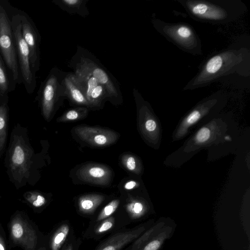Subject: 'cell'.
Returning <instances> with one entry per match:
<instances>
[{
  "label": "cell",
  "instance_id": "5b68a950",
  "mask_svg": "<svg viewBox=\"0 0 250 250\" xmlns=\"http://www.w3.org/2000/svg\"><path fill=\"white\" fill-rule=\"evenodd\" d=\"M90 108H100L109 96L104 86L89 72L72 60L69 62Z\"/></svg>",
  "mask_w": 250,
  "mask_h": 250
},
{
  "label": "cell",
  "instance_id": "d6986e66",
  "mask_svg": "<svg viewBox=\"0 0 250 250\" xmlns=\"http://www.w3.org/2000/svg\"><path fill=\"white\" fill-rule=\"evenodd\" d=\"M7 110L4 105L0 106V152L5 144L7 135Z\"/></svg>",
  "mask_w": 250,
  "mask_h": 250
},
{
  "label": "cell",
  "instance_id": "4dcf8cb0",
  "mask_svg": "<svg viewBox=\"0 0 250 250\" xmlns=\"http://www.w3.org/2000/svg\"><path fill=\"white\" fill-rule=\"evenodd\" d=\"M62 250H74L73 245L72 243H66Z\"/></svg>",
  "mask_w": 250,
  "mask_h": 250
},
{
  "label": "cell",
  "instance_id": "277c9868",
  "mask_svg": "<svg viewBox=\"0 0 250 250\" xmlns=\"http://www.w3.org/2000/svg\"><path fill=\"white\" fill-rule=\"evenodd\" d=\"M71 60L89 72L104 86L111 102L116 104L122 102L119 83L93 54L82 47L78 46Z\"/></svg>",
  "mask_w": 250,
  "mask_h": 250
},
{
  "label": "cell",
  "instance_id": "f1b7e54d",
  "mask_svg": "<svg viewBox=\"0 0 250 250\" xmlns=\"http://www.w3.org/2000/svg\"><path fill=\"white\" fill-rule=\"evenodd\" d=\"M156 127V123L153 120H148L146 123V128L149 131H153Z\"/></svg>",
  "mask_w": 250,
  "mask_h": 250
},
{
  "label": "cell",
  "instance_id": "d4e9b609",
  "mask_svg": "<svg viewBox=\"0 0 250 250\" xmlns=\"http://www.w3.org/2000/svg\"><path fill=\"white\" fill-rule=\"evenodd\" d=\"M8 82L0 60V92L3 94L7 90Z\"/></svg>",
  "mask_w": 250,
  "mask_h": 250
},
{
  "label": "cell",
  "instance_id": "d6a6232c",
  "mask_svg": "<svg viewBox=\"0 0 250 250\" xmlns=\"http://www.w3.org/2000/svg\"><path fill=\"white\" fill-rule=\"evenodd\" d=\"M225 139L226 140H230V138L229 137L227 136V137H225Z\"/></svg>",
  "mask_w": 250,
  "mask_h": 250
},
{
  "label": "cell",
  "instance_id": "7a4b0ae2",
  "mask_svg": "<svg viewBox=\"0 0 250 250\" xmlns=\"http://www.w3.org/2000/svg\"><path fill=\"white\" fill-rule=\"evenodd\" d=\"M194 20L214 24H227L241 17L247 11L241 0H177Z\"/></svg>",
  "mask_w": 250,
  "mask_h": 250
},
{
  "label": "cell",
  "instance_id": "7c38bea8",
  "mask_svg": "<svg viewBox=\"0 0 250 250\" xmlns=\"http://www.w3.org/2000/svg\"><path fill=\"white\" fill-rule=\"evenodd\" d=\"M77 174L82 181L100 186L108 184L112 177L110 168L102 165H84L78 169Z\"/></svg>",
  "mask_w": 250,
  "mask_h": 250
},
{
  "label": "cell",
  "instance_id": "83f0119b",
  "mask_svg": "<svg viewBox=\"0 0 250 250\" xmlns=\"http://www.w3.org/2000/svg\"><path fill=\"white\" fill-rule=\"evenodd\" d=\"M200 117V113L198 110H195L192 111L188 117L187 121L189 124L196 122Z\"/></svg>",
  "mask_w": 250,
  "mask_h": 250
},
{
  "label": "cell",
  "instance_id": "7402d4cb",
  "mask_svg": "<svg viewBox=\"0 0 250 250\" xmlns=\"http://www.w3.org/2000/svg\"><path fill=\"white\" fill-rule=\"evenodd\" d=\"M26 200L33 206L39 208L44 205L46 203L45 197L41 193L36 191H30L25 194Z\"/></svg>",
  "mask_w": 250,
  "mask_h": 250
},
{
  "label": "cell",
  "instance_id": "8fae6325",
  "mask_svg": "<svg viewBox=\"0 0 250 250\" xmlns=\"http://www.w3.org/2000/svg\"><path fill=\"white\" fill-rule=\"evenodd\" d=\"M10 232L15 243L28 249L36 247L37 243L36 232L20 216H17L11 222Z\"/></svg>",
  "mask_w": 250,
  "mask_h": 250
},
{
  "label": "cell",
  "instance_id": "f546056e",
  "mask_svg": "<svg viewBox=\"0 0 250 250\" xmlns=\"http://www.w3.org/2000/svg\"><path fill=\"white\" fill-rule=\"evenodd\" d=\"M137 184L134 181H130L125 183V188L126 189L130 190L136 186Z\"/></svg>",
  "mask_w": 250,
  "mask_h": 250
},
{
  "label": "cell",
  "instance_id": "836d02e7",
  "mask_svg": "<svg viewBox=\"0 0 250 250\" xmlns=\"http://www.w3.org/2000/svg\"><path fill=\"white\" fill-rule=\"evenodd\" d=\"M45 250V248H42L40 249H39V250Z\"/></svg>",
  "mask_w": 250,
  "mask_h": 250
},
{
  "label": "cell",
  "instance_id": "ffe728a7",
  "mask_svg": "<svg viewBox=\"0 0 250 250\" xmlns=\"http://www.w3.org/2000/svg\"><path fill=\"white\" fill-rule=\"evenodd\" d=\"M120 204V200L115 199L108 203L102 210L96 219V222H99L110 217L117 209Z\"/></svg>",
  "mask_w": 250,
  "mask_h": 250
},
{
  "label": "cell",
  "instance_id": "e0dca14e",
  "mask_svg": "<svg viewBox=\"0 0 250 250\" xmlns=\"http://www.w3.org/2000/svg\"><path fill=\"white\" fill-rule=\"evenodd\" d=\"M104 200L101 194H90L81 196L78 200L79 210L84 214L93 213Z\"/></svg>",
  "mask_w": 250,
  "mask_h": 250
},
{
  "label": "cell",
  "instance_id": "ba28073f",
  "mask_svg": "<svg viewBox=\"0 0 250 250\" xmlns=\"http://www.w3.org/2000/svg\"><path fill=\"white\" fill-rule=\"evenodd\" d=\"M12 33L11 22L6 11L0 6V49L14 80H17L19 77L18 66Z\"/></svg>",
  "mask_w": 250,
  "mask_h": 250
},
{
  "label": "cell",
  "instance_id": "484cf974",
  "mask_svg": "<svg viewBox=\"0 0 250 250\" xmlns=\"http://www.w3.org/2000/svg\"><path fill=\"white\" fill-rule=\"evenodd\" d=\"M123 163L126 168L130 171H134L136 167V161L135 158L129 155H125L123 158Z\"/></svg>",
  "mask_w": 250,
  "mask_h": 250
},
{
  "label": "cell",
  "instance_id": "3957f363",
  "mask_svg": "<svg viewBox=\"0 0 250 250\" xmlns=\"http://www.w3.org/2000/svg\"><path fill=\"white\" fill-rule=\"evenodd\" d=\"M154 29L167 40L184 52L193 55L202 54L201 42L193 27L185 22H167L153 17Z\"/></svg>",
  "mask_w": 250,
  "mask_h": 250
},
{
  "label": "cell",
  "instance_id": "1f68e13d",
  "mask_svg": "<svg viewBox=\"0 0 250 250\" xmlns=\"http://www.w3.org/2000/svg\"><path fill=\"white\" fill-rule=\"evenodd\" d=\"M0 250H6L4 242L0 235Z\"/></svg>",
  "mask_w": 250,
  "mask_h": 250
},
{
  "label": "cell",
  "instance_id": "cb8c5ba5",
  "mask_svg": "<svg viewBox=\"0 0 250 250\" xmlns=\"http://www.w3.org/2000/svg\"><path fill=\"white\" fill-rule=\"evenodd\" d=\"M126 210L132 218L139 215L143 209V205L138 202H132L128 203L126 207Z\"/></svg>",
  "mask_w": 250,
  "mask_h": 250
},
{
  "label": "cell",
  "instance_id": "9c48e42d",
  "mask_svg": "<svg viewBox=\"0 0 250 250\" xmlns=\"http://www.w3.org/2000/svg\"><path fill=\"white\" fill-rule=\"evenodd\" d=\"M11 25L17 46L22 76L26 85L30 86L32 83L33 75L30 67L29 48L21 32V15L18 14L13 16Z\"/></svg>",
  "mask_w": 250,
  "mask_h": 250
},
{
  "label": "cell",
  "instance_id": "5bb4252c",
  "mask_svg": "<svg viewBox=\"0 0 250 250\" xmlns=\"http://www.w3.org/2000/svg\"><path fill=\"white\" fill-rule=\"evenodd\" d=\"M21 32L30 53V62L35 69L39 63V55L38 36L30 21L24 15H21Z\"/></svg>",
  "mask_w": 250,
  "mask_h": 250
},
{
  "label": "cell",
  "instance_id": "603a6c76",
  "mask_svg": "<svg viewBox=\"0 0 250 250\" xmlns=\"http://www.w3.org/2000/svg\"><path fill=\"white\" fill-rule=\"evenodd\" d=\"M98 223L95 228L94 232L96 234H102L111 229L115 224V218L109 217Z\"/></svg>",
  "mask_w": 250,
  "mask_h": 250
},
{
  "label": "cell",
  "instance_id": "4316f807",
  "mask_svg": "<svg viewBox=\"0 0 250 250\" xmlns=\"http://www.w3.org/2000/svg\"><path fill=\"white\" fill-rule=\"evenodd\" d=\"M209 130L208 128L203 127L197 133L196 138L199 142H204L209 138Z\"/></svg>",
  "mask_w": 250,
  "mask_h": 250
},
{
  "label": "cell",
  "instance_id": "8992f818",
  "mask_svg": "<svg viewBox=\"0 0 250 250\" xmlns=\"http://www.w3.org/2000/svg\"><path fill=\"white\" fill-rule=\"evenodd\" d=\"M63 73L57 68H53L44 81L41 102L42 112L46 120L50 118L59 101L65 98L62 83Z\"/></svg>",
  "mask_w": 250,
  "mask_h": 250
},
{
  "label": "cell",
  "instance_id": "52a82bcc",
  "mask_svg": "<svg viewBox=\"0 0 250 250\" xmlns=\"http://www.w3.org/2000/svg\"><path fill=\"white\" fill-rule=\"evenodd\" d=\"M31 150L23 139L14 136L9 149V166L14 177L21 180L29 174Z\"/></svg>",
  "mask_w": 250,
  "mask_h": 250
},
{
  "label": "cell",
  "instance_id": "30bf717a",
  "mask_svg": "<svg viewBox=\"0 0 250 250\" xmlns=\"http://www.w3.org/2000/svg\"><path fill=\"white\" fill-rule=\"evenodd\" d=\"M75 132L83 141L97 147L109 146L118 138L117 134L111 130L88 126H77Z\"/></svg>",
  "mask_w": 250,
  "mask_h": 250
},
{
  "label": "cell",
  "instance_id": "44dd1931",
  "mask_svg": "<svg viewBox=\"0 0 250 250\" xmlns=\"http://www.w3.org/2000/svg\"><path fill=\"white\" fill-rule=\"evenodd\" d=\"M87 112L86 107H78L66 112L59 119L60 121L76 120L83 116Z\"/></svg>",
  "mask_w": 250,
  "mask_h": 250
},
{
  "label": "cell",
  "instance_id": "4fadbf2b",
  "mask_svg": "<svg viewBox=\"0 0 250 250\" xmlns=\"http://www.w3.org/2000/svg\"><path fill=\"white\" fill-rule=\"evenodd\" d=\"M62 83L65 97L72 103L90 108L89 103L73 72H64Z\"/></svg>",
  "mask_w": 250,
  "mask_h": 250
},
{
  "label": "cell",
  "instance_id": "2e32d148",
  "mask_svg": "<svg viewBox=\"0 0 250 250\" xmlns=\"http://www.w3.org/2000/svg\"><path fill=\"white\" fill-rule=\"evenodd\" d=\"M53 2L63 11L71 15L82 17L89 15L87 7L88 0H53Z\"/></svg>",
  "mask_w": 250,
  "mask_h": 250
},
{
  "label": "cell",
  "instance_id": "6da1fadb",
  "mask_svg": "<svg viewBox=\"0 0 250 250\" xmlns=\"http://www.w3.org/2000/svg\"><path fill=\"white\" fill-rule=\"evenodd\" d=\"M250 76V51L246 47L231 46L210 56L184 90H194L232 76Z\"/></svg>",
  "mask_w": 250,
  "mask_h": 250
},
{
  "label": "cell",
  "instance_id": "9a60e30c",
  "mask_svg": "<svg viewBox=\"0 0 250 250\" xmlns=\"http://www.w3.org/2000/svg\"><path fill=\"white\" fill-rule=\"evenodd\" d=\"M141 230L128 229L117 232L106 240L96 250H121L135 239Z\"/></svg>",
  "mask_w": 250,
  "mask_h": 250
},
{
  "label": "cell",
  "instance_id": "ac0fdd59",
  "mask_svg": "<svg viewBox=\"0 0 250 250\" xmlns=\"http://www.w3.org/2000/svg\"><path fill=\"white\" fill-rule=\"evenodd\" d=\"M70 231L68 224L61 225L54 233L50 244L51 250H59L65 242Z\"/></svg>",
  "mask_w": 250,
  "mask_h": 250
}]
</instances>
